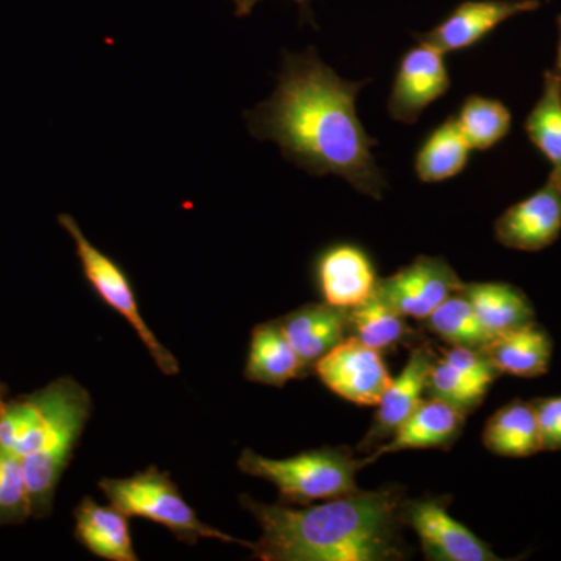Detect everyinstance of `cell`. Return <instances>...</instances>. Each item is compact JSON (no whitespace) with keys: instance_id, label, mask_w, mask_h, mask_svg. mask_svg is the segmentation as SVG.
<instances>
[{"instance_id":"1","label":"cell","mask_w":561,"mask_h":561,"mask_svg":"<svg viewBox=\"0 0 561 561\" xmlns=\"http://www.w3.org/2000/svg\"><path fill=\"white\" fill-rule=\"evenodd\" d=\"M367 83L342 79L312 47L284 54L272 98L247 113L249 131L275 142L302 171L341 176L360 194L381 201L387 181L371 153L378 140L365 131L356 111Z\"/></svg>"},{"instance_id":"2","label":"cell","mask_w":561,"mask_h":561,"mask_svg":"<svg viewBox=\"0 0 561 561\" xmlns=\"http://www.w3.org/2000/svg\"><path fill=\"white\" fill-rule=\"evenodd\" d=\"M400 486L357 491L320 505L264 504L242 494L261 526L250 542L262 561H391L405 559Z\"/></svg>"},{"instance_id":"3","label":"cell","mask_w":561,"mask_h":561,"mask_svg":"<svg viewBox=\"0 0 561 561\" xmlns=\"http://www.w3.org/2000/svg\"><path fill=\"white\" fill-rule=\"evenodd\" d=\"M49 386V408L32 453L22 460L32 518L50 515L55 493L66 468L69 467L81 434L90 421V391L73 378L55 379Z\"/></svg>"},{"instance_id":"4","label":"cell","mask_w":561,"mask_h":561,"mask_svg":"<svg viewBox=\"0 0 561 561\" xmlns=\"http://www.w3.org/2000/svg\"><path fill=\"white\" fill-rule=\"evenodd\" d=\"M367 457L356 459L346 448H319L287 459H268L243 449L238 460L243 474L273 483L280 504L309 505L357 493L356 474L368 467Z\"/></svg>"},{"instance_id":"5","label":"cell","mask_w":561,"mask_h":561,"mask_svg":"<svg viewBox=\"0 0 561 561\" xmlns=\"http://www.w3.org/2000/svg\"><path fill=\"white\" fill-rule=\"evenodd\" d=\"M99 489L106 500L125 515L160 524L171 530L180 541L195 545L202 538L241 545L250 548V541L238 540L231 535L210 527L198 518L197 512L184 500L168 471L150 465L130 478H103Z\"/></svg>"},{"instance_id":"6","label":"cell","mask_w":561,"mask_h":561,"mask_svg":"<svg viewBox=\"0 0 561 561\" xmlns=\"http://www.w3.org/2000/svg\"><path fill=\"white\" fill-rule=\"evenodd\" d=\"M58 224L68 231L73 243H76L77 257L81 264L84 278L106 306L119 313L128 321L133 331L138 334L140 342L149 351L151 359L154 360L161 373L168 376H175L180 373V364L171 351L165 348L157 335L150 330L149 324L144 320L139 311L138 297L128 273L119 262L113 260L108 254L94 245L83 234L79 224L69 214H60Z\"/></svg>"},{"instance_id":"7","label":"cell","mask_w":561,"mask_h":561,"mask_svg":"<svg viewBox=\"0 0 561 561\" xmlns=\"http://www.w3.org/2000/svg\"><path fill=\"white\" fill-rule=\"evenodd\" d=\"M448 496L404 500L401 518L419 535L424 556L432 561H500L485 541L448 513Z\"/></svg>"},{"instance_id":"8","label":"cell","mask_w":561,"mask_h":561,"mask_svg":"<svg viewBox=\"0 0 561 561\" xmlns=\"http://www.w3.org/2000/svg\"><path fill=\"white\" fill-rule=\"evenodd\" d=\"M463 284L443 257L419 256L389 278L378 279L375 291L405 319L424 321Z\"/></svg>"},{"instance_id":"9","label":"cell","mask_w":561,"mask_h":561,"mask_svg":"<svg viewBox=\"0 0 561 561\" xmlns=\"http://www.w3.org/2000/svg\"><path fill=\"white\" fill-rule=\"evenodd\" d=\"M313 370L328 389L357 405H378L393 381L381 353L354 337L321 357Z\"/></svg>"},{"instance_id":"10","label":"cell","mask_w":561,"mask_h":561,"mask_svg":"<svg viewBox=\"0 0 561 561\" xmlns=\"http://www.w3.org/2000/svg\"><path fill=\"white\" fill-rule=\"evenodd\" d=\"M451 88L445 55L426 43H419L402 55L394 73L387 110L394 121L415 124L421 113Z\"/></svg>"},{"instance_id":"11","label":"cell","mask_w":561,"mask_h":561,"mask_svg":"<svg viewBox=\"0 0 561 561\" xmlns=\"http://www.w3.org/2000/svg\"><path fill=\"white\" fill-rule=\"evenodd\" d=\"M540 7V0H465L440 24L413 36L443 55L454 54L478 46L505 21Z\"/></svg>"},{"instance_id":"12","label":"cell","mask_w":561,"mask_h":561,"mask_svg":"<svg viewBox=\"0 0 561 561\" xmlns=\"http://www.w3.org/2000/svg\"><path fill=\"white\" fill-rule=\"evenodd\" d=\"M497 242L507 249L541 251L551 247L561 234V187L548 183L511 206L494 224Z\"/></svg>"},{"instance_id":"13","label":"cell","mask_w":561,"mask_h":561,"mask_svg":"<svg viewBox=\"0 0 561 561\" xmlns=\"http://www.w3.org/2000/svg\"><path fill=\"white\" fill-rule=\"evenodd\" d=\"M437 356L430 346H416L412 350L404 370L391 381L378 402V413L373 420L370 431L357 446V451L368 456L397 434L401 424L423 402L427 376Z\"/></svg>"},{"instance_id":"14","label":"cell","mask_w":561,"mask_h":561,"mask_svg":"<svg viewBox=\"0 0 561 561\" xmlns=\"http://www.w3.org/2000/svg\"><path fill=\"white\" fill-rule=\"evenodd\" d=\"M316 275L324 302L343 309L354 308L370 298L378 284L370 257L350 243L324 250L317 261Z\"/></svg>"},{"instance_id":"15","label":"cell","mask_w":561,"mask_h":561,"mask_svg":"<svg viewBox=\"0 0 561 561\" xmlns=\"http://www.w3.org/2000/svg\"><path fill=\"white\" fill-rule=\"evenodd\" d=\"M276 321L308 373L321 357L350 337L348 309L330 302L301 306Z\"/></svg>"},{"instance_id":"16","label":"cell","mask_w":561,"mask_h":561,"mask_svg":"<svg viewBox=\"0 0 561 561\" xmlns=\"http://www.w3.org/2000/svg\"><path fill=\"white\" fill-rule=\"evenodd\" d=\"M467 415L446 404V402L424 398L415 412L401 424L397 434L378 449L368 454V463L387 454L405 451V449H443L459 440Z\"/></svg>"},{"instance_id":"17","label":"cell","mask_w":561,"mask_h":561,"mask_svg":"<svg viewBox=\"0 0 561 561\" xmlns=\"http://www.w3.org/2000/svg\"><path fill=\"white\" fill-rule=\"evenodd\" d=\"M73 537L92 556L108 561H138L128 516L113 504H98L84 496L73 511Z\"/></svg>"},{"instance_id":"18","label":"cell","mask_w":561,"mask_h":561,"mask_svg":"<svg viewBox=\"0 0 561 561\" xmlns=\"http://www.w3.org/2000/svg\"><path fill=\"white\" fill-rule=\"evenodd\" d=\"M308 375L278 321H264L253 328L245 364L247 381L284 387L291 379Z\"/></svg>"},{"instance_id":"19","label":"cell","mask_w":561,"mask_h":561,"mask_svg":"<svg viewBox=\"0 0 561 561\" xmlns=\"http://www.w3.org/2000/svg\"><path fill=\"white\" fill-rule=\"evenodd\" d=\"M460 294L470 301L491 339L534 323V306L518 287L507 283H465Z\"/></svg>"},{"instance_id":"20","label":"cell","mask_w":561,"mask_h":561,"mask_svg":"<svg viewBox=\"0 0 561 561\" xmlns=\"http://www.w3.org/2000/svg\"><path fill=\"white\" fill-rule=\"evenodd\" d=\"M552 339L537 321L494 337L483 348L494 367L504 375L537 378L549 370L552 359Z\"/></svg>"},{"instance_id":"21","label":"cell","mask_w":561,"mask_h":561,"mask_svg":"<svg viewBox=\"0 0 561 561\" xmlns=\"http://www.w3.org/2000/svg\"><path fill=\"white\" fill-rule=\"evenodd\" d=\"M483 445L501 457L523 459L541 451L537 412L531 402L513 401L491 415Z\"/></svg>"},{"instance_id":"22","label":"cell","mask_w":561,"mask_h":561,"mask_svg":"<svg viewBox=\"0 0 561 561\" xmlns=\"http://www.w3.org/2000/svg\"><path fill=\"white\" fill-rule=\"evenodd\" d=\"M456 116L443 121L423 140L415 157V172L423 183H442L465 171L471 153Z\"/></svg>"},{"instance_id":"23","label":"cell","mask_w":561,"mask_h":561,"mask_svg":"<svg viewBox=\"0 0 561 561\" xmlns=\"http://www.w3.org/2000/svg\"><path fill=\"white\" fill-rule=\"evenodd\" d=\"M524 128L530 142L551 162L549 180L561 187V80L551 70L545 72L541 98Z\"/></svg>"},{"instance_id":"24","label":"cell","mask_w":561,"mask_h":561,"mask_svg":"<svg viewBox=\"0 0 561 561\" xmlns=\"http://www.w3.org/2000/svg\"><path fill=\"white\" fill-rule=\"evenodd\" d=\"M404 319L373 291L370 298L348 309V334L382 353L404 341L411 331Z\"/></svg>"},{"instance_id":"25","label":"cell","mask_w":561,"mask_h":561,"mask_svg":"<svg viewBox=\"0 0 561 561\" xmlns=\"http://www.w3.org/2000/svg\"><path fill=\"white\" fill-rule=\"evenodd\" d=\"M461 135L471 149L489 150L511 133L512 113L496 99L472 94L456 116Z\"/></svg>"},{"instance_id":"26","label":"cell","mask_w":561,"mask_h":561,"mask_svg":"<svg viewBox=\"0 0 561 561\" xmlns=\"http://www.w3.org/2000/svg\"><path fill=\"white\" fill-rule=\"evenodd\" d=\"M424 323L427 330L453 346L483 350L493 341L476 316L470 301L460 291L442 302Z\"/></svg>"},{"instance_id":"27","label":"cell","mask_w":561,"mask_h":561,"mask_svg":"<svg viewBox=\"0 0 561 561\" xmlns=\"http://www.w3.org/2000/svg\"><path fill=\"white\" fill-rule=\"evenodd\" d=\"M489 390L461 375L445 360L437 359L427 376L424 394L430 400L446 402L468 416L482 404Z\"/></svg>"},{"instance_id":"28","label":"cell","mask_w":561,"mask_h":561,"mask_svg":"<svg viewBox=\"0 0 561 561\" xmlns=\"http://www.w3.org/2000/svg\"><path fill=\"white\" fill-rule=\"evenodd\" d=\"M32 518L31 497L21 457L0 446V526Z\"/></svg>"},{"instance_id":"29","label":"cell","mask_w":561,"mask_h":561,"mask_svg":"<svg viewBox=\"0 0 561 561\" xmlns=\"http://www.w3.org/2000/svg\"><path fill=\"white\" fill-rule=\"evenodd\" d=\"M446 364L451 365L461 375L470 378L471 381L481 383L490 389L491 383L496 381L502 375L490 357L483 353V350L463 348V346H453L451 351L445 353L442 357Z\"/></svg>"},{"instance_id":"30","label":"cell","mask_w":561,"mask_h":561,"mask_svg":"<svg viewBox=\"0 0 561 561\" xmlns=\"http://www.w3.org/2000/svg\"><path fill=\"white\" fill-rule=\"evenodd\" d=\"M537 412L541 451H561V397L531 401Z\"/></svg>"},{"instance_id":"31","label":"cell","mask_w":561,"mask_h":561,"mask_svg":"<svg viewBox=\"0 0 561 561\" xmlns=\"http://www.w3.org/2000/svg\"><path fill=\"white\" fill-rule=\"evenodd\" d=\"M231 2L234 3L236 16L245 18L253 13L254 7H256L261 0H231ZM295 2H297L298 9H300L301 20L312 22V0H295Z\"/></svg>"},{"instance_id":"32","label":"cell","mask_w":561,"mask_h":561,"mask_svg":"<svg viewBox=\"0 0 561 561\" xmlns=\"http://www.w3.org/2000/svg\"><path fill=\"white\" fill-rule=\"evenodd\" d=\"M557 28H559V47H557L556 69L552 72L561 80V14L557 18Z\"/></svg>"},{"instance_id":"33","label":"cell","mask_w":561,"mask_h":561,"mask_svg":"<svg viewBox=\"0 0 561 561\" xmlns=\"http://www.w3.org/2000/svg\"><path fill=\"white\" fill-rule=\"evenodd\" d=\"M7 391H9V387H7L5 383L0 381V398L7 397Z\"/></svg>"},{"instance_id":"34","label":"cell","mask_w":561,"mask_h":561,"mask_svg":"<svg viewBox=\"0 0 561 561\" xmlns=\"http://www.w3.org/2000/svg\"><path fill=\"white\" fill-rule=\"evenodd\" d=\"M548 2H551V0H548Z\"/></svg>"}]
</instances>
